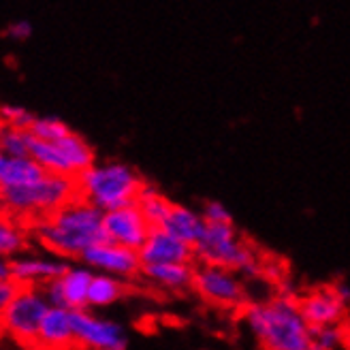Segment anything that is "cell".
Returning a JSON list of instances; mask_svg holds the SVG:
<instances>
[{
    "label": "cell",
    "mask_w": 350,
    "mask_h": 350,
    "mask_svg": "<svg viewBox=\"0 0 350 350\" xmlns=\"http://www.w3.org/2000/svg\"><path fill=\"white\" fill-rule=\"evenodd\" d=\"M32 233L45 250L62 258H79L90 246L107 239L103 212L81 197L62 205L54 214L34 220Z\"/></svg>",
    "instance_id": "6da1fadb"
},
{
    "label": "cell",
    "mask_w": 350,
    "mask_h": 350,
    "mask_svg": "<svg viewBox=\"0 0 350 350\" xmlns=\"http://www.w3.org/2000/svg\"><path fill=\"white\" fill-rule=\"evenodd\" d=\"M246 325L265 350H301L310 338V325L293 297L252 304L246 310Z\"/></svg>",
    "instance_id": "7a4b0ae2"
},
{
    "label": "cell",
    "mask_w": 350,
    "mask_h": 350,
    "mask_svg": "<svg viewBox=\"0 0 350 350\" xmlns=\"http://www.w3.org/2000/svg\"><path fill=\"white\" fill-rule=\"evenodd\" d=\"M77 180L43 171L28 184L0 188V212L13 220H39L77 199Z\"/></svg>",
    "instance_id": "3957f363"
},
{
    "label": "cell",
    "mask_w": 350,
    "mask_h": 350,
    "mask_svg": "<svg viewBox=\"0 0 350 350\" xmlns=\"http://www.w3.org/2000/svg\"><path fill=\"white\" fill-rule=\"evenodd\" d=\"M75 180L77 195L100 212L135 203L146 184L142 175L126 163H92Z\"/></svg>",
    "instance_id": "277c9868"
},
{
    "label": "cell",
    "mask_w": 350,
    "mask_h": 350,
    "mask_svg": "<svg viewBox=\"0 0 350 350\" xmlns=\"http://www.w3.org/2000/svg\"><path fill=\"white\" fill-rule=\"evenodd\" d=\"M192 250H195V258L207 262V265L226 267L246 275H256L260 271L254 250L243 239H239L233 222H224V224L205 222V229L199 241L192 246Z\"/></svg>",
    "instance_id": "5b68a950"
},
{
    "label": "cell",
    "mask_w": 350,
    "mask_h": 350,
    "mask_svg": "<svg viewBox=\"0 0 350 350\" xmlns=\"http://www.w3.org/2000/svg\"><path fill=\"white\" fill-rule=\"evenodd\" d=\"M30 159L47 173L77 178L81 171L94 163V150L81 135L68 131L66 135L51 139V142L34 137L30 146Z\"/></svg>",
    "instance_id": "8992f818"
},
{
    "label": "cell",
    "mask_w": 350,
    "mask_h": 350,
    "mask_svg": "<svg viewBox=\"0 0 350 350\" xmlns=\"http://www.w3.org/2000/svg\"><path fill=\"white\" fill-rule=\"evenodd\" d=\"M47 308L49 304L41 286H20L0 314V334H5L22 348L32 350Z\"/></svg>",
    "instance_id": "52a82bcc"
},
{
    "label": "cell",
    "mask_w": 350,
    "mask_h": 350,
    "mask_svg": "<svg viewBox=\"0 0 350 350\" xmlns=\"http://www.w3.org/2000/svg\"><path fill=\"white\" fill-rule=\"evenodd\" d=\"M75 346L85 350H126V327L90 310H73Z\"/></svg>",
    "instance_id": "ba28073f"
},
{
    "label": "cell",
    "mask_w": 350,
    "mask_h": 350,
    "mask_svg": "<svg viewBox=\"0 0 350 350\" xmlns=\"http://www.w3.org/2000/svg\"><path fill=\"white\" fill-rule=\"evenodd\" d=\"M192 288L205 301L220 308H237L246 299V291H243L237 271L218 265H207V262H201V267L195 269Z\"/></svg>",
    "instance_id": "9c48e42d"
},
{
    "label": "cell",
    "mask_w": 350,
    "mask_h": 350,
    "mask_svg": "<svg viewBox=\"0 0 350 350\" xmlns=\"http://www.w3.org/2000/svg\"><path fill=\"white\" fill-rule=\"evenodd\" d=\"M103 229L107 241H113L118 246H124L131 250H139L152 229V224L146 220L137 203L109 209L103 212Z\"/></svg>",
    "instance_id": "30bf717a"
},
{
    "label": "cell",
    "mask_w": 350,
    "mask_h": 350,
    "mask_svg": "<svg viewBox=\"0 0 350 350\" xmlns=\"http://www.w3.org/2000/svg\"><path fill=\"white\" fill-rule=\"evenodd\" d=\"M79 260L85 267H90L92 271H100V273H109L116 278H133L142 271V260H139L137 250L118 246L113 241H98L94 246L88 248Z\"/></svg>",
    "instance_id": "8fae6325"
},
{
    "label": "cell",
    "mask_w": 350,
    "mask_h": 350,
    "mask_svg": "<svg viewBox=\"0 0 350 350\" xmlns=\"http://www.w3.org/2000/svg\"><path fill=\"white\" fill-rule=\"evenodd\" d=\"M68 267V262L58 254H30L20 252L11 256V280L17 286H43L56 280Z\"/></svg>",
    "instance_id": "7c38bea8"
},
{
    "label": "cell",
    "mask_w": 350,
    "mask_h": 350,
    "mask_svg": "<svg viewBox=\"0 0 350 350\" xmlns=\"http://www.w3.org/2000/svg\"><path fill=\"white\" fill-rule=\"evenodd\" d=\"M142 265H159V262H192L195 250L190 243L173 237L161 226H152L144 246L137 250Z\"/></svg>",
    "instance_id": "4fadbf2b"
},
{
    "label": "cell",
    "mask_w": 350,
    "mask_h": 350,
    "mask_svg": "<svg viewBox=\"0 0 350 350\" xmlns=\"http://www.w3.org/2000/svg\"><path fill=\"white\" fill-rule=\"evenodd\" d=\"M75 348L73 310L49 306L39 327V336L32 350H71Z\"/></svg>",
    "instance_id": "5bb4252c"
},
{
    "label": "cell",
    "mask_w": 350,
    "mask_h": 350,
    "mask_svg": "<svg viewBox=\"0 0 350 350\" xmlns=\"http://www.w3.org/2000/svg\"><path fill=\"white\" fill-rule=\"evenodd\" d=\"M304 319L310 327H325V325H338L344 317V304L336 291L323 288L308 295L299 304Z\"/></svg>",
    "instance_id": "9a60e30c"
},
{
    "label": "cell",
    "mask_w": 350,
    "mask_h": 350,
    "mask_svg": "<svg viewBox=\"0 0 350 350\" xmlns=\"http://www.w3.org/2000/svg\"><path fill=\"white\" fill-rule=\"evenodd\" d=\"M142 273L150 284L165 291H186L192 286L195 267L190 262H159V265H142Z\"/></svg>",
    "instance_id": "2e32d148"
},
{
    "label": "cell",
    "mask_w": 350,
    "mask_h": 350,
    "mask_svg": "<svg viewBox=\"0 0 350 350\" xmlns=\"http://www.w3.org/2000/svg\"><path fill=\"white\" fill-rule=\"evenodd\" d=\"M92 269L81 265H68L62 275H58V284L62 291V299L68 310H85L88 308V288H90Z\"/></svg>",
    "instance_id": "e0dca14e"
},
{
    "label": "cell",
    "mask_w": 350,
    "mask_h": 350,
    "mask_svg": "<svg viewBox=\"0 0 350 350\" xmlns=\"http://www.w3.org/2000/svg\"><path fill=\"white\" fill-rule=\"evenodd\" d=\"M161 229H165L173 237L190 243V246H195L205 229V220L195 209L184 207V205H171L169 214L165 216L161 224Z\"/></svg>",
    "instance_id": "ac0fdd59"
},
{
    "label": "cell",
    "mask_w": 350,
    "mask_h": 350,
    "mask_svg": "<svg viewBox=\"0 0 350 350\" xmlns=\"http://www.w3.org/2000/svg\"><path fill=\"white\" fill-rule=\"evenodd\" d=\"M43 169L30 156H11L0 150V188H11L37 180Z\"/></svg>",
    "instance_id": "d6986e66"
},
{
    "label": "cell",
    "mask_w": 350,
    "mask_h": 350,
    "mask_svg": "<svg viewBox=\"0 0 350 350\" xmlns=\"http://www.w3.org/2000/svg\"><path fill=\"white\" fill-rule=\"evenodd\" d=\"M122 293H124L122 278L94 271L88 288V308H109L120 299Z\"/></svg>",
    "instance_id": "ffe728a7"
},
{
    "label": "cell",
    "mask_w": 350,
    "mask_h": 350,
    "mask_svg": "<svg viewBox=\"0 0 350 350\" xmlns=\"http://www.w3.org/2000/svg\"><path fill=\"white\" fill-rule=\"evenodd\" d=\"M139 205V209H142V214L146 216V220L152 224V226H161L165 216L169 214V209H171V201L161 195L159 190H156L154 186L150 184H144L142 190H139V197L135 201Z\"/></svg>",
    "instance_id": "44dd1931"
},
{
    "label": "cell",
    "mask_w": 350,
    "mask_h": 350,
    "mask_svg": "<svg viewBox=\"0 0 350 350\" xmlns=\"http://www.w3.org/2000/svg\"><path fill=\"white\" fill-rule=\"evenodd\" d=\"M26 248V231L11 216L0 212V254L15 256Z\"/></svg>",
    "instance_id": "7402d4cb"
},
{
    "label": "cell",
    "mask_w": 350,
    "mask_h": 350,
    "mask_svg": "<svg viewBox=\"0 0 350 350\" xmlns=\"http://www.w3.org/2000/svg\"><path fill=\"white\" fill-rule=\"evenodd\" d=\"M32 133L20 131L13 126H0V150L11 156H30L32 146Z\"/></svg>",
    "instance_id": "603a6c76"
},
{
    "label": "cell",
    "mask_w": 350,
    "mask_h": 350,
    "mask_svg": "<svg viewBox=\"0 0 350 350\" xmlns=\"http://www.w3.org/2000/svg\"><path fill=\"white\" fill-rule=\"evenodd\" d=\"M68 129L66 122L58 116H37L30 126V133L37 137V139H43V142H51V139H58L62 135H66Z\"/></svg>",
    "instance_id": "cb8c5ba5"
},
{
    "label": "cell",
    "mask_w": 350,
    "mask_h": 350,
    "mask_svg": "<svg viewBox=\"0 0 350 350\" xmlns=\"http://www.w3.org/2000/svg\"><path fill=\"white\" fill-rule=\"evenodd\" d=\"M34 118L37 116L28 111L26 107H20V105H0V122H3L5 126L30 131Z\"/></svg>",
    "instance_id": "d4e9b609"
},
{
    "label": "cell",
    "mask_w": 350,
    "mask_h": 350,
    "mask_svg": "<svg viewBox=\"0 0 350 350\" xmlns=\"http://www.w3.org/2000/svg\"><path fill=\"white\" fill-rule=\"evenodd\" d=\"M312 344H317L323 350H334L342 342V331L338 325H325V327H310Z\"/></svg>",
    "instance_id": "484cf974"
},
{
    "label": "cell",
    "mask_w": 350,
    "mask_h": 350,
    "mask_svg": "<svg viewBox=\"0 0 350 350\" xmlns=\"http://www.w3.org/2000/svg\"><path fill=\"white\" fill-rule=\"evenodd\" d=\"M203 220L207 224H224V222H233V216L229 212V207L220 201H207L203 212H201Z\"/></svg>",
    "instance_id": "4316f807"
},
{
    "label": "cell",
    "mask_w": 350,
    "mask_h": 350,
    "mask_svg": "<svg viewBox=\"0 0 350 350\" xmlns=\"http://www.w3.org/2000/svg\"><path fill=\"white\" fill-rule=\"evenodd\" d=\"M7 37L11 41H28L32 37V24L28 20H17L7 26Z\"/></svg>",
    "instance_id": "83f0119b"
},
{
    "label": "cell",
    "mask_w": 350,
    "mask_h": 350,
    "mask_svg": "<svg viewBox=\"0 0 350 350\" xmlns=\"http://www.w3.org/2000/svg\"><path fill=\"white\" fill-rule=\"evenodd\" d=\"M17 286L13 280H0V314L9 306V301L13 299V295L17 293Z\"/></svg>",
    "instance_id": "f1b7e54d"
},
{
    "label": "cell",
    "mask_w": 350,
    "mask_h": 350,
    "mask_svg": "<svg viewBox=\"0 0 350 350\" xmlns=\"http://www.w3.org/2000/svg\"><path fill=\"white\" fill-rule=\"evenodd\" d=\"M0 280H11V256L0 254Z\"/></svg>",
    "instance_id": "f546056e"
},
{
    "label": "cell",
    "mask_w": 350,
    "mask_h": 350,
    "mask_svg": "<svg viewBox=\"0 0 350 350\" xmlns=\"http://www.w3.org/2000/svg\"><path fill=\"white\" fill-rule=\"evenodd\" d=\"M334 291H336V295L340 297V301H342L344 306L350 301V286H348V284H338Z\"/></svg>",
    "instance_id": "4dcf8cb0"
},
{
    "label": "cell",
    "mask_w": 350,
    "mask_h": 350,
    "mask_svg": "<svg viewBox=\"0 0 350 350\" xmlns=\"http://www.w3.org/2000/svg\"><path fill=\"white\" fill-rule=\"evenodd\" d=\"M301 350H323V348H319L317 344H312V342H310V344H308L306 348H301Z\"/></svg>",
    "instance_id": "1f68e13d"
},
{
    "label": "cell",
    "mask_w": 350,
    "mask_h": 350,
    "mask_svg": "<svg viewBox=\"0 0 350 350\" xmlns=\"http://www.w3.org/2000/svg\"><path fill=\"white\" fill-rule=\"evenodd\" d=\"M348 329H350V323H348Z\"/></svg>",
    "instance_id": "d6a6232c"
}]
</instances>
